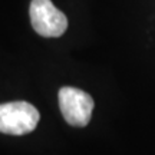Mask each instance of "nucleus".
Returning <instances> with one entry per match:
<instances>
[{
    "instance_id": "1",
    "label": "nucleus",
    "mask_w": 155,
    "mask_h": 155,
    "mask_svg": "<svg viewBox=\"0 0 155 155\" xmlns=\"http://www.w3.org/2000/svg\"><path fill=\"white\" fill-rule=\"evenodd\" d=\"M39 111L29 102L16 101L0 105V132L25 135L32 132L39 122Z\"/></svg>"
},
{
    "instance_id": "2",
    "label": "nucleus",
    "mask_w": 155,
    "mask_h": 155,
    "mask_svg": "<svg viewBox=\"0 0 155 155\" xmlns=\"http://www.w3.org/2000/svg\"><path fill=\"white\" fill-rule=\"evenodd\" d=\"M29 15L35 32L43 38H59L66 32L68 17L50 0H32Z\"/></svg>"
},
{
    "instance_id": "3",
    "label": "nucleus",
    "mask_w": 155,
    "mask_h": 155,
    "mask_svg": "<svg viewBox=\"0 0 155 155\" xmlns=\"http://www.w3.org/2000/svg\"><path fill=\"white\" fill-rule=\"evenodd\" d=\"M59 108L65 121L72 127H86L94 111V99L86 92L72 86L59 91Z\"/></svg>"
}]
</instances>
